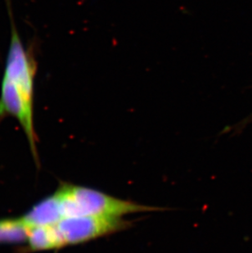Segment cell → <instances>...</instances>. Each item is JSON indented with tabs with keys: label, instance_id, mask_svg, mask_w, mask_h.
<instances>
[{
	"label": "cell",
	"instance_id": "6da1fadb",
	"mask_svg": "<svg viewBox=\"0 0 252 253\" xmlns=\"http://www.w3.org/2000/svg\"><path fill=\"white\" fill-rule=\"evenodd\" d=\"M9 15L11 36L5 61L0 89V119L14 117L24 130L31 153L38 161L37 135L34 127L35 83L37 73V61L34 45L22 43L15 23L12 2L6 0Z\"/></svg>",
	"mask_w": 252,
	"mask_h": 253
},
{
	"label": "cell",
	"instance_id": "7a4b0ae2",
	"mask_svg": "<svg viewBox=\"0 0 252 253\" xmlns=\"http://www.w3.org/2000/svg\"><path fill=\"white\" fill-rule=\"evenodd\" d=\"M62 219L77 216L122 218L132 213L164 211L162 208L123 200L88 187L61 183L55 192Z\"/></svg>",
	"mask_w": 252,
	"mask_h": 253
},
{
	"label": "cell",
	"instance_id": "3957f363",
	"mask_svg": "<svg viewBox=\"0 0 252 253\" xmlns=\"http://www.w3.org/2000/svg\"><path fill=\"white\" fill-rule=\"evenodd\" d=\"M63 246L76 245L127 229L130 222L123 218L77 216L63 218L54 224Z\"/></svg>",
	"mask_w": 252,
	"mask_h": 253
},
{
	"label": "cell",
	"instance_id": "277c9868",
	"mask_svg": "<svg viewBox=\"0 0 252 253\" xmlns=\"http://www.w3.org/2000/svg\"><path fill=\"white\" fill-rule=\"evenodd\" d=\"M26 244L27 249L32 252L64 248L54 224L31 227Z\"/></svg>",
	"mask_w": 252,
	"mask_h": 253
},
{
	"label": "cell",
	"instance_id": "5b68a950",
	"mask_svg": "<svg viewBox=\"0 0 252 253\" xmlns=\"http://www.w3.org/2000/svg\"><path fill=\"white\" fill-rule=\"evenodd\" d=\"M22 218L31 227L53 225L62 220L57 199L53 194L34 206Z\"/></svg>",
	"mask_w": 252,
	"mask_h": 253
},
{
	"label": "cell",
	"instance_id": "8992f818",
	"mask_svg": "<svg viewBox=\"0 0 252 253\" xmlns=\"http://www.w3.org/2000/svg\"><path fill=\"white\" fill-rule=\"evenodd\" d=\"M31 228L22 217L0 220V244L26 243Z\"/></svg>",
	"mask_w": 252,
	"mask_h": 253
}]
</instances>
